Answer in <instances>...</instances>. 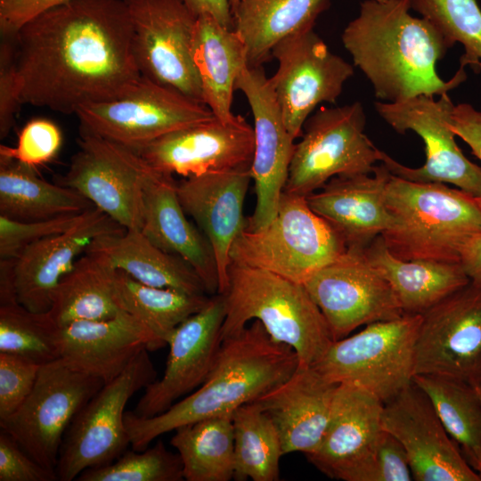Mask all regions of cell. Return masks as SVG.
I'll use <instances>...</instances> for the list:
<instances>
[{
	"instance_id": "obj_1",
	"label": "cell",
	"mask_w": 481,
	"mask_h": 481,
	"mask_svg": "<svg viewBox=\"0 0 481 481\" xmlns=\"http://www.w3.org/2000/svg\"><path fill=\"white\" fill-rule=\"evenodd\" d=\"M124 0H69L15 36L21 102L71 114L115 99L141 78Z\"/></svg>"
},
{
	"instance_id": "obj_2",
	"label": "cell",
	"mask_w": 481,
	"mask_h": 481,
	"mask_svg": "<svg viewBox=\"0 0 481 481\" xmlns=\"http://www.w3.org/2000/svg\"><path fill=\"white\" fill-rule=\"evenodd\" d=\"M410 9L409 0H364L341 35L355 66L385 102L439 96L467 78L462 66L447 81L439 77L436 63L451 46L428 20L412 16Z\"/></svg>"
},
{
	"instance_id": "obj_3",
	"label": "cell",
	"mask_w": 481,
	"mask_h": 481,
	"mask_svg": "<svg viewBox=\"0 0 481 481\" xmlns=\"http://www.w3.org/2000/svg\"><path fill=\"white\" fill-rule=\"evenodd\" d=\"M298 364L296 352L273 340L263 324L255 320L223 340L212 371L194 392L153 417L126 412L125 425L132 449L143 451L159 436L181 426L232 413L255 402L288 379Z\"/></svg>"
},
{
	"instance_id": "obj_4",
	"label": "cell",
	"mask_w": 481,
	"mask_h": 481,
	"mask_svg": "<svg viewBox=\"0 0 481 481\" xmlns=\"http://www.w3.org/2000/svg\"><path fill=\"white\" fill-rule=\"evenodd\" d=\"M224 294L222 339L259 321L271 338L289 346L299 365L312 366L333 342L328 323L304 284L271 272L232 262Z\"/></svg>"
},
{
	"instance_id": "obj_5",
	"label": "cell",
	"mask_w": 481,
	"mask_h": 481,
	"mask_svg": "<svg viewBox=\"0 0 481 481\" xmlns=\"http://www.w3.org/2000/svg\"><path fill=\"white\" fill-rule=\"evenodd\" d=\"M391 226L382 234L403 260L460 262L465 243L481 232V208L474 197L441 183H417L391 174L386 188Z\"/></svg>"
},
{
	"instance_id": "obj_6",
	"label": "cell",
	"mask_w": 481,
	"mask_h": 481,
	"mask_svg": "<svg viewBox=\"0 0 481 481\" xmlns=\"http://www.w3.org/2000/svg\"><path fill=\"white\" fill-rule=\"evenodd\" d=\"M346 251L343 239L311 209L306 197L283 192L273 220L260 230H244L232 244L231 260L304 284Z\"/></svg>"
},
{
	"instance_id": "obj_7",
	"label": "cell",
	"mask_w": 481,
	"mask_h": 481,
	"mask_svg": "<svg viewBox=\"0 0 481 481\" xmlns=\"http://www.w3.org/2000/svg\"><path fill=\"white\" fill-rule=\"evenodd\" d=\"M420 314L365 325L358 333L333 341L314 366L336 384H350L383 404L412 384Z\"/></svg>"
},
{
	"instance_id": "obj_8",
	"label": "cell",
	"mask_w": 481,
	"mask_h": 481,
	"mask_svg": "<svg viewBox=\"0 0 481 481\" xmlns=\"http://www.w3.org/2000/svg\"><path fill=\"white\" fill-rule=\"evenodd\" d=\"M365 125L359 102L314 112L295 143L283 192L307 197L334 176L373 173L380 150L365 135Z\"/></svg>"
},
{
	"instance_id": "obj_9",
	"label": "cell",
	"mask_w": 481,
	"mask_h": 481,
	"mask_svg": "<svg viewBox=\"0 0 481 481\" xmlns=\"http://www.w3.org/2000/svg\"><path fill=\"white\" fill-rule=\"evenodd\" d=\"M157 379L147 349L86 404L67 429L56 465L58 480L77 479L84 470L117 460L130 444L125 408L130 398Z\"/></svg>"
},
{
	"instance_id": "obj_10",
	"label": "cell",
	"mask_w": 481,
	"mask_h": 481,
	"mask_svg": "<svg viewBox=\"0 0 481 481\" xmlns=\"http://www.w3.org/2000/svg\"><path fill=\"white\" fill-rule=\"evenodd\" d=\"M80 128L139 152L175 130L216 118L204 103L147 77L112 100L80 106Z\"/></svg>"
},
{
	"instance_id": "obj_11",
	"label": "cell",
	"mask_w": 481,
	"mask_h": 481,
	"mask_svg": "<svg viewBox=\"0 0 481 481\" xmlns=\"http://www.w3.org/2000/svg\"><path fill=\"white\" fill-rule=\"evenodd\" d=\"M104 381L63 359L40 366L35 386L1 429L42 466L55 470L61 446L73 419Z\"/></svg>"
},
{
	"instance_id": "obj_12",
	"label": "cell",
	"mask_w": 481,
	"mask_h": 481,
	"mask_svg": "<svg viewBox=\"0 0 481 481\" xmlns=\"http://www.w3.org/2000/svg\"><path fill=\"white\" fill-rule=\"evenodd\" d=\"M454 104L448 94L436 100L419 95L399 102H376L379 115L397 133L412 130L425 143L426 160L417 168L402 165L380 151V162L398 177L417 183H452L481 197V167L469 161L451 128Z\"/></svg>"
},
{
	"instance_id": "obj_13",
	"label": "cell",
	"mask_w": 481,
	"mask_h": 481,
	"mask_svg": "<svg viewBox=\"0 0 481 481\" xmlns=\"http://www.w3.org/2000/svg\"><path fill=\"white\" fill-rule=\"evenodd\" d=\"M78 150L55 183L71 188L126 230H141L144 188L156 173L135 151L80 128Z\"/></svg>"
},
{
	"instance_id": "obj_14",
	"label": "cell",
	"mask_w": 481,
	"mask_h": 481,
	"mask_svg": "<svg viewBox=\"0 0 481 481\" xmlns=\"http://www.w3.org/2000/svg\"><path fill=\"white\" fill-rule=\"evenodd\" d=\"M124 2L132 21V49L141 75L204 103L192 58L198 17L183 0Z\"/></svg>"
},
{
	"instance_id": "obj_15",
	"label": "cell",
	"mask_w": 481,
	"mask_h": 481,
	"mask_svg": "<svg viewBox=\"0 0 481 481\" xmlns=\"http://www.w3.org/2000/svg\"><path fill=\"white\" fill-rule=\"evenodd\" d=\"M272 58L278 69L269 81L287 129L296 140L319 104L336 103L354 67L332 53L314 28L280 41Z\"/></svg>"
},
{
	"instance_id": "obj_16",
	"label": "cell",
	"mask_w": 481,
	"mask_h": 481,
	"mask_svg": "<svg viewBox=\"0 0 481 481\" xmlns=\"http://www.w3.org/2000/svg\"><path fill=\"white\" fill-rule=\"evenodd\" d=\"M481 386V286L469 281L421 314L414 375Z\"/></svg>"
},
{
	"instance_id": "obj_17",
	"label": "cell",
	"mask_w": 481,
	"mask_h": 481,
	"mask_svg": "<svg viewBox=\"0 0 481 481\" xmlns=\"http://www.w3.org/2000/svg\"><path fill=\"white\" fill-rule=\"evenodd\" d=\"M304 286L322 313L333 341L362 325L404 314L391 285L371 266L363 251L346 249Z\"/></svg>"
},
{
	"instance_id": "obj_18",
	"label": "cell",
	"mask_w": 481,
	"mask_h": 481,
	"mask_svg": "<svg viewBox=\"0 0 481 481\" xmlns=\"http://www.w3.org/2000/svg\"><path fill=\"white\" fill-rule=\"evenodd\" d=\"M235 89L245 95L254 120V155L250 166L257 197L247 231L265 227L274 218L288 179L295 139L289 133L269 77L262 67L246 66Z\"/></svg>"
},
{
	"instance_id": "obj_19",
	"label": "cell",
	"mask_w": 481,
	"mask_h": 481,
	"mask_svg": "<svg viewBox=\"0 0 481 481\" xmlns=\"http://www.w3.org/2000/svg\"><path fill=\"white\" fill-rule=\"evenodd\" d=\"M381 424L404 448L413 480L481 481L428 395L413 382L384 404Z\"/></svg>"
},
{
	"instance_id": "obj_20",
	"label": "cell",
	"mask_w": 481,
	"mask_h": 481,
	"mask_svg": "<svg viewBox=\"0 0 481 481\" xmlns=\"http://www.w3.org/2000/svg\"><path fill=\"white\" fill-rule=\"evenodd\" d=\"M254 144L253 126L236 115L230 121L215 118L175 130L138 154L156 172L184 178L250 167Z\"/></svg>"
},
{
	"instance_id": "obj_21",
	"label": "cell",
	"mask_w": 481,
	"mask_h": 481,
	"mask_svg": "<svg viewBox=\"0 0 481 481\" xmlns=\"http://www.w3.org/2000/svg\"><path fill=\"white\" fill-rule=\"evenodd\" d=\"M224 316V296L217 293L209 297L202 309L176 327L168 342L163 376L144 388L133 411L137 416L159 415L203 384L223 343L221 329Z\"/></svg>"
},
{
	"instance_id": "obj_22",
	"label": "cell",
	"mask_w": 481,
	"mask_h": 481,
	"mask_svg": "<svg viewBox=\"0 0 481 481\" xmlns=\"http://www.w3.org/2000/svg\"><path fill=\"white\" fill-rule=\"evenodd\" d=\"M384 404L366 390L338 384L330 420L316 450L308 461L330 478L367 481L383 431Z\"/></svg>"
},
{
	"instance_id": "obj_23",
	"label": "cell",
	"mask_w": 481,
	"mask_h": 481,
	"mask_svg": "<svg viewBox=\"0 0 481 481\" xmlns=\"http://www.w3.org/2000/svg\"><path fill=\"white\" fill-rule=\"evenodd\" d=\"M107 214L94 207L82 213L67 231L44 238L14 260L17 301L36 313L49 311L53 291L99 236L126 231Z\"/></svg>"
},
{
	"instance_id": "obj_24",
	"label": "cell",
	"mask_w": 481,
	"mask_h": 481,
	"mask_svg": "<svg viewBox=\"0 0 481 481\" xmlns=\"http://www.w3.org/2000/svg\"><path fill=\"white\" fill-rule=\"evenodd\" d=\"M252 181L250 167L206 173L176 182L181 205L208 240L215 255L218 293L228 287L233 242L246 229L245 198Z\"/></svg>"
},
{
	"instance_id": "obj_25",
	"label": "cell",
	"mask_w": 481,
	"mask_h": 481,
	"mask_svg": "<svg viewBox=\"0 0 481 481\" xmlns=\"http://www.w3.org/2000/svg\"><path fill=\"white\" fill-rule=\"evenodd\" d=\"M390 175L381 163L371 174L334 176L306 200L337 231L347 249L363 251L392 224L386 203Z\"/></svg>"
},
{
	"instance_id": "obj_26",
	"label": "cell",
	"mask_w": 481,
	"mask_h": 481,
	"mask_svg": "<svg viewBox=\"0 0 481 481\" xmlns=\"http://www.w3.org/2000/svg\"><path fill=\"white\" fill-rule=\"evenodd\" d=\"M61 358L74 368L108 383L143 349H159L151 330L120 310L114 317L78 321L59 329Z\"/></svg>"
},
{
	"instance_id": "obj_27",
	"label": "cell",
	"mask_w": 481,
	"mask_h": 481,
	"mask_svg": "<svg viewBox=\"0 0 481 481\" xmlns=\"http://www.w3.org/2000/svg\"><path fill=\"white\" fill-rule=\"evenodd\" d=\"M338 384L298 364L284 382L256 400L274 423L284 455L313 453L327 428Z\"/></svg>"
},
{
	"instance_id": "obj_28",
	"label": "cell",
	"mask_w": 481,
	"mask_h": 481,
	"mask_svg": "<svg viewBox=\"0 0 481 481\" xmlns=\"http://www.w3.org/2000/svg\"><path fill=\"white\" fill-rule=\"evenodd\" d=\"M141 232L156 247L189 264L208 294L218 293L219 279L213 249L204 233L188 220L173 176L156 172L147 183Z\"/></svg>"
},
{
	"instance_id": "obj_29",
	"label": "cell",
	"mask_w": 481,
	"mask_h": 481,
	"mask_svg": "<svg viewBox=\"0 0 481 481\" xmlns=\"http://www.w3.org/2000/svg\"><path fill=\"white\" fill-rule=\"evenodd\" d=\"M371 266L394 289L404 314H423L469 283L460 262L403 260L379 235L363 250Z\"/></svg>"
},
{
	"instance_id": "obj_30",
	"label": "cell",
	"mask_w": 481,
	"mask_h": 481,
	"mask_svg": "<svg viewBox=\"0 0 481 481\" xmlns=\"http://www.w3.org/2000/svg\"><path fill=\"white\" fill-rule=\"evenodd\" d=\"M192 58L200 77L203 102L216 118L230 121L237 78L248 65L243 39L210 15L198 17L192 40Z\"/></svg>"
},
{
	"instance_id": "obj_31",
	"label": "cell",
	"mask_w": 481,
	"mask_h": 481,
	"mask_svg": "<svg viewBox=\"0 0 481 481\" xmlns=\"http://www.w3.org/2000/svg\"><path fill=\"white\" fill-rule=\"evenodd\" d=\"M86 251L104 257L116 270L152 287L208 295L199 275L183 258L152 244L141 230L97 237Z\"/></svg>"
},
{
	"instance_id": "obj_32",
	"label": "cell",
	"mask_w": 481,
	"mask_h": 481,
	"mask_svg": "<svg viewBox=\"0 0 481 481\" xmlns=\"http://www.w3.org/2000/svg\"><path fill=\"white\" fill-rule=\"evenodd\" d=\"M330 0H241L233 29L244 41L248 65L262 67L282 39L313 29Z\"/></svg>"
},
{
	"instance_id": "obj_33",
	"label": "cell",
	"mask_w": 481,
	"mask_h": 481,
	"mask_svg": "<svg viewBox=\"0 0 481 481\" xmlns=\"http://www.w3.org/2000/svg\"><path fill=\"white\" fill-rule=\"evenodd\" d=\"M115 280L116 269L104 257L86 251L56 286L48 314L59 328L114 317L121 310L115 298Z\"/></svg>"
},
{
	"instance_id": "obj_34",
	"label": "cell",
	"mask_w": 481,
	"mask_h": 481,
	"mask_svg": "<svg viewBox=\"0 0 481 481\" xmlns=\"http://www.w3.org/2000/svg\"><path fill=\"white\" fill-rule=\"evenodd\" d=\"M94 207L78 192L46 182L34 167L0 156V216L37 221L80 214Z\"/></svg>"
},
{
	"instance_id": "obj_35",
	"label": "cell",
	"mask_w": 481,
	"mask_h": 481,
	"mask_svg": "<svg viewBox=\"0 0 481 481\" xmlns=\"http://www.w3.org/2000/svg\"><path fill=\"white\" fill-rule=\"evenodd\" d=\"M171 438L187 481H229L234 477L232 412L177 428Z\"/></svg>"
},
{
	"instance_id": "obj_36",
	"label": "cell",
	"mask_w": 481,
	"mask_h": 481,
	"mask_svg": "<svg viewBox=\"0 0 481 481\" xmlns=\"http://www.w3.org/2000/svg\"><path fill=\"white\" fill-rule=\"evenodd\" d=\"M115 298L121 310L151 330L159 348L168 345L176 327L202 309L209 299L207 295L143 284L122 270H116Z\"/></svg>"
},
{
	"instance_id": "obj_37",
	"label": "cell",
	"mask_w": 481,
	"mask_h": 481,
	"mask_svg": "<svg viewBox=\"0 0 481 481\" xmlns=\"http://www.w3.org/2000/svg\"><path fill=\"white\" fill-rule=\"evenodd\" d=\"M412 382L428 395L447 433L481 477V398L477 388L459 379L427 374L414 375Z\"/></svg>"
},
{
	"instance_id": "obj_38",
	"label": "cell",
	"mask_w": 481,
	"mask_h": 481,
	"mask_svg": "<svg viewBox=\"0 0 481 481\" xmlns=\"http://www.w3.org/2000/svg\"><path fill=\"white\" fill-rule=\"evenodd\" d=\"M234 477L238 481H277L284 455L279 432L271 418L256 403L232 412Z\"/></svg>"
},
{
	"instance_id": "obj_39",
	"label": "cell",
	"mask_w": 481,
	"mask_h": 481,
	"mask_svg": "<svg viewBox=\"0 0 481 481\" xmlns=\"http://www.w3.org/2000/svg\"><path fill=\"white\" fill-rule=\"evenodd\" d=\"M59 327L47 312H32L20 304L0 306V353L38 365L61 358Z\"/></svg>"
},
{
	"instance_id": "obj_40",
	"label": "cell",
	"mask_w": 481,
	"mask_h": 481,
	"mask_svg": "<svg viewBox=\"0 0 481 481\" xmlns=\"http://www.w3.org/2000/svg\"><path fill=\"white\" fill-rule=\"evenodd\" d=\"M411 9L428 20L451 47L460 43V66L481 72V8L477 0H409Z\"/></svg>"
},
{
	"instance_id": "obj_41",
	"label": "cell",
	"mask_w": 481,
	"mask_h": 481,
	"mask_svg": "<svg viewBox=\"0 0 481 481\" xmlns=\"http://www.w3.org/2000/svg\"><path fill=\"white\" fill-rule=\"evenodd\" d=\"M183 462L178 453L162 441L143 451L126 450L107 465L90 468L79 474V481H181Z\"/></svg>"
},
{
	"instance_id": "obj_42",
	"label": "cell",
	"mask_w": 481,
	"mask_h": 481,
	"mask_svg": "<svg viewBox=\"0 0 481 481\" xmlns=\"http://www.w3.org/2000/svg\"><path fill=\"white\" fill-rule=\"evenodd\" d=\"M61 144L62 134L54 122L34 118L20 130L15 147L0 145V156L35 168L53 160Z\"/></svg>"
},
{
	"instance_id": "obj_43",
	"label": "cell",
	"mask_w": 481,
	"mask_h": 481,
	"mask_svg": "<svg viewBox=\"0 0 481 481\" xmlns=\"http://www.w3.org/2000/svg\"><path fill=\"white\" fill-rule=\"evenodd\" d=\"M82 213L37 221H16L0 216V259H16L31 244L73 226Z\"/></svg>"
},
{
	"instance_id": "obj_44",
	"label": "cell",
	"mask_w": 481,
	"mask_h": 481,
	"mask_svg": "<svg viewBox=\"0 0 481 481\" xmlns=\"http://www.w3.org/2000/svg\"><path fill=\"white\" fill-rule=\"evenodd\" d=\"M40 365L0 353V420L14 413L32 391Z\"/></svg>"
},
{
	"instance_id": "obj_45",
	"label": "cell",
	"mask_w": 481,
	"mask_h": 481,
	"mask_svg": "<svg viewBox=\"0 0 481 481\" xmlns=\"http://www.w3.org/2000/svg\"><path fill=\"white\" fill-rule=\"evenodd\" d=\"M21 102V82L16 62L14 37L0 42V138L12 131Z\"/></svg>"
},
{
	"instance_id": "obj_46",
	"label": "cell",
	"mask_w": 481,
	"mask_h": 481,
	"mask_svg": "<svg viewBox=\"0 0 481 481\" xmlns=\"http://www.w3.org/2000/svg\"><path fill=\"white\" fill-rule=\"evenodd\" d=\"M55 470L37 462L7 432H0V481H53Z\"/></svg>"
},
{
	"instance_id": "obj_47",
	"label": "cell",
	"mask_w": 481,
	"mask_h": 481,
	"mask_svg": "<svg viewBox=\"0 0 481 481\" xmlns=\"http://www.w3.org/2000/svg\"><path fill=\"white\" fill-rule=\"evenodd\" d=\"M413 480L406 452L401 443L383 429L367 481H410Z\"/></svg>"
},
{
	"instance_id": "obj_48",
	"label": "cell",
	"mask_w": 481,
	"mask_h": 481,
	"mask_svg": "<svg viewBox=\"0 0 481 481\" xmlns=\"http://www.w3.org/2000/svg\"><path fill=\"white\" fill-rule=\"evenodd\" d=\"M69 0H0V36L14 37L29 20Z\"/></svg>"
},
{
	"instance_id": "obj_49",
	"label": "cell",
	"mask_w": 481,
	"mask_h": 481,
	"mask_svg": "<svg viewBox=\"0 0 481 481\" xmlns=\"http://www.w3.org/2000/svg\"><path fill=\"white\" fill-rule=\"evenodd\" d=\"M451 128L455 136L464 141L469 146L472 154L481 161V111L469 103L455 105ZM475 200L481 208V197Z\"/></svg>"
},
{
	"instance_id": "obj_50",
	"label": "cell",
	"mask_w": 481,
	"mask_h": 481,
	"mask_svg": "<svg viewBox=\"0 0 481 481\" xmlns=\"http://www.w3.org/2000/svg\"><path fill=\"white\" fill-rule=\"evenodd\" d=\"M197 16L210 15L228 29H233L230 0H183Z\"/></svg>"
},
{
	"instance_id": "obj_51",
	"label": "cell",
	"mask_w": 481,
	"mask_h": 481,
	"mask_svg": "<svg viewBox=\"0 0 481 481\" xmlns=\"http://www.w3.org/2000/svg\"><path fill=\"white\" fill-rule=\"evenodd\" d=\"M460 264L470 282L481 286V232L465 243L461 251Z\"/></svg>"
},
{
	"instance_id": "obj_52",
	"label": "cell",
	"mask_w": 481,
	"mask_h": 481,
	"mask_svg": "<svg viewBox=\"0 0 481 481\" xmlns=\"http://www.w3.org/2000/svg\"><path fill=\"white\" fill-rule=\"evenodd\" d=\"M15 259H0V306L17 303Z\"/></svg>"
},
{
	"instance_id": "obj_53",
	"label": "cell",
	"mask_w": 481,
	"mask_h": 481,
	"mask_svg": "<svg viewBox=\"0 0 481 481\" xmlns=\"http://www.w3.org/2000/svg\"><path fill=\"white\" fill-rule=\"evenodd\" d=\"M240 1L241 0H230V4H231V9H232V14H233L235 9L237 8V6L239 5Z\"/></svg>"
},
{
	"instance_id": "obj_54",
	"label": "cell",
	"mask_w": 481,
	"mask_h": 481,
	"mask_svg": "<svg viewBox=\"0 0 481 481\" xmlns=\"http://www.w3.org/2000/svg\"><path fill=\"white\" fill-rule=\"evenodd\" d=\"M479 394V396L481 398V386H478V387H475Z\"/></svg>"
}]
</instances>
